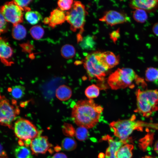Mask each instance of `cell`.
<instances>
[{
    "instance_id": "cell-1",
    "label": "cell",
    "mask_w": 158,
    "mask_h": 158,
    "mask_svg": "<svg viewBox=\"0 0 158 158\" xmlns=\"http://www.w3.org/2000/svg\"><path fill=\"white\" fill-rule=\"evenodd\" d=\"M103 108L92 99L81 100L73 107L71 117L78 126L91 128L98 122Z\"/></svg>"
},
{
    "instance_id": "cell-2",
    "label": "cell",
    "mask_w": 158,
    "mask_h": 158,
    "mask_svg": "<svg viewBox=\"0 0 158 158\" xmlns=\"http://www.w3.org/2000/svg\"><path fill=\"white\" fill-rule=\"evenodd\" d=\"M107 82L113 90L129 88L133 89L136 85L145 88L147 84L133 69L127 68H118L109 76Z\"/></svg>"
},
{
    "instance_id": "cell-3",
    "label": "cell",
    "mask_w": 158,
    "mask_h": 158,
    "mask_svg": "<svg viewBox=\"0 0 158 158\" xmlns=\"http://www.w3.org/2000/svg\"><path fill=\"white\" fill-rule=\"evenodd\" d=\"M110 127L115 135L120 140L128 142L129 136L134 130L142 131L145 127L158 129V124L137 120L135 116L133 115L128 119L112 122Z\"/></svg>"
},
{
    "instance_id": "cell-4",
    "label": "cell",
    "mask_w": 158,
    "mask_h": 158,
    "mask_svg": "<svg viewBox=\"0 0 158 158\" xmlns=\"http://www.w3.org/2000/svg\"><path fill=\"white\" fill-rule=\"evenodd\" d=\"M136 108L134 111L149 117L158 110V90L137 89L135 92Z\"/></svg>"
},
{
    "instance_id": "cell-5",
    "label": "cell",
    "mask_w": 158,
    "mask_h": 158,
    "mask_svg": "<svg viewBox=\"0 0 158 158\" xmlns=\"http://www.w3.org/2000/svg\"><path fill=\"white\" fill-rule=\"evenodd\" d=\"M83 66L89 80L95 78L100 81L103 80L109 69L100 52L87 54L84 59Z\"/></svg>"
},
{
    "instance_id": "cell-6",
    "label": "cell",
    "mask_w": 158,
    "mask_h": 158,
    "mask_svg": "<svg viewBox=\"0 0 158 158\" xmlns=\"http://www.w3.org/2000/svg\"><path fill=\"white\" fill-rule=\"evenodd\" d=\"M14 131L19 140L20 145H30L31 140L40 135L35 126L27 119L20 118L14 123Z\"/></svg>"
},
{
    "instance_id": "cell-7",
    "label": "cell",
    "mask_w": 158,
    "mask_h": 158,
    "mask_svg": "<svg viewBox=\"0 0 158 158\" xmlns=\"http://www.w3.org/2000/svg\"><path fill=\"white\" fill-rule=\"evenodd\" d=\"M86 14L85 6L82 2L74 1L71 8L66 14V20L70 24L72 31L80 29L82 32Z\"/></svg>"
},
{
    "instance_id": "cell-8",
    "label": "cell",
    "mask_w": 158,
    "mask_h": 158,
    "mask_svg": "<svg viewBox=\"0 0 158 158\" xmlns=\"http://www.w3.org/2000/svg\"><path fill=\"white\" fill-rule=\"evenodd\" d=\"M0 123L1 125L10 128L12 127V123L20 113V110L16 105V102L12 101L11 103L4 96H0Z\"/></svg>"
},
{
    "instance_id": "cell-9",
    "label": "cell",
    "mask_w": 158,
    "mask_h": 158,
    "mask_svg": "<svg viewBox=\"0 0 158 158\" xmlns=\"http://www.w3.org/2000/svg\"><path fill=\"white\" fill-rule=\"evenodd\" d=\"M24 10L13 1L7 2L1 6L0 13L7 22L13 25L23 22Z\"/></svg>"
},
{
    "instance_id": "cell-10",
    "label": "cell",
    "mask_w": 158,
    "mask_h": 158,
    "mask_svg": "<svg viewBox=\"0 0 158 158\" xmlns=\"http://www.w3.org/2000/svg\"><path fill=\"white\" fill-rule=\"evenodd\" d=\"M30 146L33 154H45L51 146L47 137L40 135L31 140Z\"/></svg>"
},
{
    "instance_id": "cell-11",
    "label": "cell",
    "mask_w": 158,
    "mask_h": 158,
    "mask_svg": "<svg viewBox=\"0 0 158 158\" xmlns=\"http://www.w3.org/2000/svg\"><path fill=\"white\" fill-rule=\"evenodd\" d=\"M130 18L122 13L114 10H110L105 13L99 20L111 26L129 21Z\"/></svg>"
},
{
    "instance_id": "cell-12",
    "label": "cell",
    "mask_w": 158,
    "mask_h": 158,
    "mask_svg": "<svg viewBox=\"0 0 158 158\" xmlns=\"http://www.w3.org/2000/svg\"><path fill=\"white\" fill-rule=\"evenodd\" d=\"M66 20V14L63 11L56 8L51 12L49 17L44 19L43 22L44 24H48L49 26L54 28L57 25L63 23Z\"/></svg>"
},
{
    "instance_id": "cell-13",
    "label": "cell",
    "mask_w": 158,
    "mask_h": 158,
    "mask_svg": "<svg viewBox=\"0 0 158 158\" xmlns=\"http://www.w3.org/2000/svg\"><path fill=\"white\" fill-rule=\"evenodd\" d=\"M13 54V50L9 43L4 39L0 38V56L2 63L7 66L11 65L9 61Z\"/></svg>"
},
{
    "instance_id": "cell-14",
    "label": "cell",
    "mask_w": 158,
    "mask_h": 158,
    "mask_svg": "<svg viewBox=\"0 0 158 158\" xmlns=\"http://www.w3.org/2000/svg\"><path fill=\"white\" fill-rule=\"evenodd\" d=\"M108 140L109 147L106 151L105 158H116V152L123 145L127 143L120 140L116 141L112 138L107 135V138Z\"/></svg>"
},
{
    "instance_id": "cell-15",
    "label": "cell",
    "mask_w": 158,
    "mask_h": 158,
    "mask_svg": "<svg viewBox=\"0 0 158 158\" xmlns=\"http://www.w3.org/2000/svg\"><path fill=\"white\" fill-rule=\"evenodd\" d=\"M157 2L155 0H133L131 1L130 5L135 9L150 10L155 6Z\"/></svg>"
},
{
    "instance_id": "cell-16",
    "label": "cell",
    "mask_w": 158,
    "mask_h": 158,
    "mask_svg": "<svg viewBox=\"0 0 158 158\" xmlns=\"http://www.w3.org/2000/svg\"><path fill=\"white\" fill-rule=\"evenodd\" d=\"M104 61L108 69L114 68L118 65L119 62V56L113 52L107 51L102 53Z\"/></svg>"
},
{
    "instance_id": "cell-17",
    "label": "cell",
    "mask_w": 158,
    "mask_h": 158,
    "mask_svg": "<svg viewBox=\"0 0 158 158\" xmlns=\"http://www.w3.org/2000/svg\"><path fill=\"white\" fill-rule=\"evenodd\" d=\"M72 94L71 88L69 86L65 85H61L59 86L56 91V95L59 99L61 101L68 100Z\"/></svg>"
},
{
    "instance_id": "cell-18",
    "label": "cell",
    "mask_w": 158,
    "mask_h": 158,
    "mask_svg": "<svg viewBox=\"0 0 158 158\" xmlns=\"http://www.w3.org/2000/svg\"><path fill=\"white\" fill-rule=\"evenodd\" d=\"M133 148L132 144L127 143L124 145L116 152V158H131Z\"/></svg>"
},
{
    "instance_id": "cell-19",
    "label": "cell",
    "mask_w": 158,
    "mask_h": 158,
    "mask_svg": "<svg viewBox=\"0 0 158 158\" xmlns=\"http://www.w3.org/2000/svg\"><path fill=\"white\" fill-rule=\"evenodd\" d=\"M26 34V30L22 25L18 24L13 25L12 35L14 39L17 40H22L25 37Z\"/></svg>"
},
{
    "instance_id": "cell-20",
    "label": "cell",
    "mask_w": 158,
    "mask_h": 158,
    "mask_svg": "<svg viewBox=\"0 0 158 158\" xmlns=\"http://www.w3.org/2000/svg\"><path fill=\"white\" fill-rule=\"evenodd\" d=\"M79 44L80 46L83 49L91 50L95 48L96 42L93 36L87 35L83 37Z\"/></svg>"
},
{
    "instance_id": "cell-21",
    "label": "cell",
    "mask_w": 158,
    "mask_h": 158,
    "mask_svg": "<svg viewBox=\"0 0 158 158\" xmlns=\"http://www.w3.org/2000/svg\"><path fill=\"white\" fill-rule=\"evenodd\" d=\"M14 154L16 158H33L32 152L25 146L17 147L14 150Z\"/></svg>"
},
{
    "instance_id": "cell-22",
    "label": "cell",
    "mask_w": 158,
    "mask_h": 158,
    "mask_svg": "<svg viewBox=\"0 0 158 158\" xmlns=\"http://www.w3.org/2000/svg\"><path fill=\"white\" fill-rule=\"evenodd\" d=\"M145 80L158 84V68L153 67L147 68L145 72Z\"/></svg>"
},
{
    "instance_id": "cell-23",
    "label": "cell",
    "mask_w": 158,
    "mask_h": 158,
    "mask_svg": "<svg viewBox=\"0 0 158 158\" xmlns=\"http://www.w3.org/2000/svg\"><path fill=\"white\" fill-rule=\"evenodd\" d=\"M27 21L31 25H35L42 19V16L38 11H29L27 12L25 15Z\"/></svg>"
},
{
    "instance_id": "cell-24",
    "label": "cell",
    "mask_w": 158,
    "mask_h": 158,
    "mask_svg": "<svg viewBox=\"0 0 158 158\" xmlns=\"http://www.w3.org/2000/svg\"><path fill=\"white\" fill-rule=\"evenodd\" d=\"M100 90V88L98 86L93 84L87 87L85 90V95L90 99L96 98L99 95Z\"/></svg>"
},
{
    "instance_id": "cell-25",
    "label": "cell",
    "mask_w": 158,
    "mask_h": 158,
    "mask_svg": "<svg viewBox=\"0 0 158 158\" xmlns=\"http://www.w3.org/2000/svg\"><path fill=\"white\" fill-rule=\"evenodd\" d=\"M61 52V55L63 58L66 59H69L74 56L75 50L73 45L66 44L62 47Z\"/></svg>"
},
{
    "instance_id": "cell-26",
    "label": "cell",
    "mask_w": 158,
    "mask_h": 158,
    "mask_svg": "<svg viewBox=\"0 0 158 158\" xmlns=\"http://www.w3.org/2000/svg\"><path fill=\"white\" fill-rule=\"evenodd\" d=\"M133 16L136 22L143 23L147 20L148 16L146 12L144 10L136 9L133 12Z\"/></svg>"
},
{
    "instance_id": "cell-27",
    "label": "cell",
    "mask_w": 158,
    "mask_h": 158,
    "mask_svg": "<svg viewBox=\"0 0 158 158\" xmlns=\"http://www.w3.org/2000/svg\"><path fill=\"white\" fill-rule=\"evenodd\" d=\"M11 94L13 98L19 99L22 98L25 94V88L21 85H16L10 89Z\"/></svg>"
},
{
    "instance_id": "cell-28",
    "label": "cell",
    "mask_w": 158,
    "mask_h": 158,
    "mask_svg": "<svg viewBox=\"0 0 158 158\" xmlns=\"http://www.w3.org/2000/svg\"><path fill=\"white\" fill-rule=\"evenodd\" d=\"M30 31L32 38L36 40L40 39L43 37L44 33V29L38 25L32 27Z\"/></svg>"
},
{
    "instance_id": "cell-29",
    "label": "cell",
    "mask_w": 158,
    "mask_h": 158,
    "mask_svg": "<svg viewBox=\"0 0 158 158\" xmlns=\"http://www.w3.org/2000/svg\"><path fill=\"white\" fill-rule=\"evenodd\" d=\"M76 142L73 139L67 138H64L61 142V146L65 150L71 151L74 150L76 147Z\"/></svg>"
},
{
    "instance_id": "cell-30",
    "label": "cell",
    "mask_w": 158,
    "mask_h": 158,
    "mask_svg": "<svg viewBox=\"0 0 158 158\" xmlns=\"http://www.w3.org/2000/svg\"><path fill=\"white\" fill-rule=\"evenodd\" d=\"M89 135L88 130L86 128L80 127L78 128L75 131V135L77 138L80 141L85 140Z\"/></svg>"
},
{
    "instance_id": "cell-31",
    "label": "cell",
    "mask_w": 158,
    "mask_h": 158,
    "mask_svg": "<svg viewBox=\"0 0 158 158\" xmlns=\"http://www.w3.org/2000/svg\"><path fill=\"white\" fill-rule=\"evenodd\" d=\"M73 1L72 0H59L57 4L60 9L62 11L70 10L71 8Z\"/></svg>"
},
{
    "instance_id": "cell-32",
    "label": "cell",
    "mask_w": 158,
    "mask_h": 158,
    "mask_svg": "<svg viewBox=\"0 0 158 158\" xmlns=\"http://www.w3.org/2000/svg\"><path fill=\"white\" fill-rule=\"evenodd\" d=\"M7 21L6 20L2 15L0 13V33L6 32L7 30Z\"/></svg>"
},
{
    "instance_id": "cell-33",
    "label": "cell",
    "mask_w": 158,
    "mask_h": 158,
    "mask_svg": "<svg viewBox=\"0 0 158 158\" xmlns=\"http://www.w3.org/2000/svg\"><path fill=\"white\" fill-rule=\"evenodd\" d=\"M14 1L17 5L27 11V12L30 11V8L27 6L32 1V0H16Z\"/></svg>"
},
{
    "instance_id": "cell-34",
    "label": "cell",
    "mask_w": 158,
    "mask_h": 158,
    "mask_svg": "<svg viewBox=\"0 0 158 158\" xmlns=\"http://www.w3.org/2000/svg\"><path fill=\"white\" fill-rule=\"evenodd\" d=\"M63 129L66 130L65 131L66 133L71 136H73L75 134V131L74 130V128L71 124L67 123L64 124Z\"/></svg>"
},
{
    "instance_id": "cell-35",
    "label": "cell",
    "mask_w": 158,
    "mask_h": 158,
    "mask_svg": "<svg viewBox=\"0 0 158 158\" xmlns=\"http://www.w3.org/2000/svg\"><path fill=\"white\" fill-rule=\"evenodd\" d=\"M110 36L111 39L115 43L120 36L119 29L113 31L110 34Z\"/></svg>"
},
{
    "instance_id": "cell-36",
    "label": "cell",
    "mask_w": 158,
    "mask_h": 158,
    "mask_svg": "<svg viewBox=\"0 0 158 158\" xmlns=\"http://www.w3.org/2000/svg\"><path fill=\"white\" fill-rule=\"evenodd\" d=\"M52 158H67L66 156L63 153H58L55 154Z\"/></svg>"
},
{
    "instance_id": "cell-37",
    "label": "cell",
    "mask_w": 158,
    "mask_h": 158,
    "mask_svg": "<svg viewBox=\"0 0 158 158\" xmlns=\"http://www.w3.org/2000/svg\"><path fill=\"white\" fill-rule=\"evenodd\" d=\"M152 30L156 36H158V22L154 25Z\"/></svg>"
},
{
    "instance_id": "cell-38",
    "label": "cell",
    "mask_w": 158,
    "mask_h": 158,
    "mask_svg": "<svg viewBox=\"0 0 158 158\" xmlns=\"http://www.w3.org/2000/svg\"><path fill=\"white\" fill-rule=\"evenodd\" d=\"M154 149L155 152L158 154V140L155 144Z\"/></svg>"
},
{
    "instance_id": "cell-39",
    "label": "cell",
    "mask_w": 158,
    "mask_h": 158,
    "mask_svg": "<svg viewBox=\"0 0 158 158\" xmlns=\"http://www.w3.org/2000/svg\"><path fill=\"white\" fill-rule=\"evenodd\" d=\"M142 158H155V157L151 156H146Z\"/></svg>"
},
{
    "instance_id": "cell-40",
    "label": "cell",
    "mask_w": 158,
    "mask_h": 158,
    "mask_svg": "<svg viewBox=\"0 0 158 158\" xmlns=\"http://www.w3.org/2000/svg\"><path fill=\"white\" fill-rule=\"evenodd\" d=\"M0 158H8L7 157H1Z\"/></svg>"
},
{
    "instance_id": "cell-41",
    "label": "cell",
    "mask_w": 158,
    "mask_h": 158,
    "mask_svg": "<svg viewBox=\"0 0 158 158\" xmlns=\"http://www.w3.org/2000/svg\"><path fill=\"white\" fill-rule=\"evenodd\" d=\"M157 1L158 2V1Z\"/></svg>"
}]
</instances>
